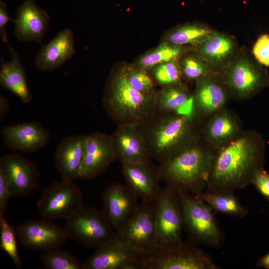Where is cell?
<instances>
[{"mask_svg":"<svg viewBox=\"0 0 269 269\" xmlns=\"http://www.w3.org/2000/svg\"><path fill=\"white\" fill-rule=\"evenodd\" d=\"M265 141L254 130L243 131L233 140L215 150L206 190L234 192L251 184L263 167Z\"/></svg>","mask_w":269,"mask_h":269,"instance_id":"6da1fadb","label":"cell"},{"mask_svg":"<svg viewBox=\"0 0 269 269\" xmlns=\"http://www.w3.org/2000/svg\"><path fill=\"white\" fill-rule=\"evenodd\" d=\"M215 150L199 135L179 151L159 163L157 170L165 186L176 192L197 195L206 188Z\"/></svg>","mask_w":269,"mask_h":269,"instance_id":"7a4b0ae2","label":"cell"},{"mask_svg":"<svg viewBox=\"0 0 269 269\" xmlns=\"http://www.w3.org/2000/svg\"><path fill=\"white\" fill-rule=\"evenodd\" d=\"M201 121L194 115L156 113L140 125L151 159L161 162L200 135Z\"/></svg>","mask_w":269,"mask_h":269,"instance_id":"3957f363","label":"cell"},{"mask_svg":"<svg viewBox=\"0 0 269 269\" xmlns=\"http://www.w3.org/2000/svg\"><path fill=\"white\" fill-rule=\"evenodd\" d=\"M155 95H148L134 89L123 69L113 73L102 99L109 118L117 125H141L155 113Z\"/></svg>","mask_w":269,"mask_h":269,"instance_id":"277c9868","label":"cell"},{"mask_svg":"<svg viewBox=\"0 0 269 269\" xmlns=\"http://www.w3.org/2000/svg\"><path fill=\"white\" fill-rule=\"evenodd\" d=\"M177 192L181 204L183 227L189 240L197 245L220 246L223 243V234L212 208L196 195L185 191Z\"/></svg>","mask_w":269,"mask_h":269,"instance_id":"5b68a950","label":"cell"},{"mask_svg":"<svg viewBox=\"0 0 269 269\" xmlns=\"http://www.w3.org/2000/svg\"><path fill=\"white\" fill-rule=\"evenodd\" d=\"M188 240L156 248L143 256L141 269H217L219 267L207 253Z\"/></svg>","mask_w":269,"mask_h":269,"instance_id":"8992f818","label":"cell"},{"mask_svg":"<svg viewBox=\"0 0 269 269\" xmlns=\"http://www.w3.org/2000/svg\"><path fill=\"white\" fill-rule=\"evenodd\" d=\"M65 228L69 238L96 249L117 234L103 211L85 206L66 220Z\"/></svg>","mask_w":269,"mask_h":269,"instance_id":"52a82bcc","label":"cell"},{"mask_svg":"<svg viewBox=\"0 0 269 269\" xmlns=\"http://www.w3.org/2000/svg\"><path fill=\"white\" fill-rule=\"evenodd\" d=\"M37 206L42 218L51 221L66 220L84 206L80 188L62 180L43 190Z\"/></svg>","mask_w":269,"mask_h":269,"instance_id":"ba28073f","label":"cell"},{"mask_svg":"<svg viewBox=\"0 0 269 269\" xmlns=\"http://www.w3.org/2000/svg\"><path fill=\"white\" fill-rule=\"evenodd\" d=\"M155 226L157 248L177 245L183 241L182 210L178 193L165 186L156 200Z\"/></svg>","mask_w":269,"mask_h":269,"instance_id":"9c48e42d","label":"cell"},{"mask_svg":"<svg viewBox=\"0 0 269 269\" xmlns=\"http://www.w3.org/2000/svg\"><path fill=\"white\" fill-rule=\"evenodd\" d=\"M156 201H141L132 219L118 235L141 256L157 248Z\"/></svg>","mask_w":269,"mask_h":269,"instance_id":"30bf717a","label":"cell"},{"mask_svg":"<svg viewBox=\"0 0 269 269\" xmlns=\"http://www.w3.org/2000/svg\"><path fill=\"white\" fill-rule=\"evenodd\" d=\"M15 228L21 244L31 250L44 252L61 248L69 238L65 227L43 218L26 220Z\"/></svg>","mask_w":269,"mask_h":269,"instance_id":"8fae6325","label":"cell"},{"mask_svg":"<svg viewBox=\"0 0 269 269\" xmlns=\"http://www.w3.org/2000/svg\"><path fill=\"white\" fill-rule=\"evenodd\" d=\"M142 257L116 234L96 249L84 263V269H139Z\"/></svg>","mask_w":269,"mask_h":269,"instance_id":"7c38bea8","label":"cell"},{"mask_svg":"<svg viewBox=\"0 0 269 269\" xmlns=\"http://www.w3.org/2000/svg\"><path fill=\"white\" fill-rule=\"evenodd\" d=\"M0 170L7 180L12 197L26 196L37 187L39 174L37 165L20 153L1 156Z\"/></svg>","mask_w":269,"mask_h":269,"instance_id":"4fadbf2b","label":"cell"},{"mask_svg":"<svg viewBox=\"0 0 269 269\" xmlns=\"http://www.w3.org/2000/svg\"><path fill=\"white\" fill-rule=\"evenodd\" d=\"M138 199L128 185L112 184L104 191L103 211L116 232L121 231L135 214L139 205Z\"/></svg>","mask_w":269,"mask_h":269,"instance_id":"5bb4252c","label":"cell"},{"mask_svg":"<svg viewBox=\"0 0 269 269\" xmlns=\"http://www.w3.org/2000/svg\"><path fill=\"white\" fill-rule=\"evenodd\" d=\"M243 131L239 117L225 107L201 122L200 136L215 150L235 139Z\"/></svg>","mask_w":269,"mask_h":269,"instance_id":"9a60e30c","label":"cell"},{"mask_svg":"<svg viewBox=\"0 0 269 269\" xmlns=\"http://www.w3.org/2000/svg\"><path fill=\"white\" fill-rule=\"evenodd\" d=\"M268 82L266 73L245 59L238 60L225 73L226 85L239 100L251 98Z\"/></svg>","mask_w":269,"mask_h":269,"instance_id":"2e32d148","label":"cell"},{"mask_svg":"<svg viewBox=\"0 0 269 269\" xmlns=\"http://www.w3.org/2000/svg\"><path fill=\"white\" fill-rule=\"evenodd\" d=\"M116 160L111 135L97 132L86 135L80 179L97 177Z\"/></svg>","mask_w":269,"mask_h":269,"instance_id":"e0dca14e","label":"cell"},{"mask_svg":"<svg viewBox=\"0 0 269 269\" xmlns=\"http://www.w3.org/2000/svg\"><path fill=\"white\" fill-rule=\"evenodd\" d=\"M50 17L33 0L24 1L14 19V35L24 42L41 44L49 27Z\"/></svg>","mask_w":269,"mask_h":269,"instance_id":"ac0fdd59","label":"cell"},{"mask_svg":"<svg viewBox=\"0 0 269 269\" xmlns=\"http://www.w3.org/2000/svg\"><path fill=\"white\" fill-rule=\"evenodd\" d=\"M111 136L117 160L122 164L151 160L140 126L118 125Z\"/></svg>","mask_w":269,"mask_h":269,"instance_id":"d6986e66","label":"cell"},{"mask_svg":"<svg viewBox=\"0 0 269 269\" xmlns=\"http://www.w3.org/2000/svg\"><path fill=\"white\" fill-rule=\"evenodd\" d=\"M1 134L6 147L23 153L35 152L46 146L50 140L48 132L37 122L5 126Z\"/></svg>","mask_w":269,"mask_h":269,"instance_id":"ffe728a7","label":"cell"},{"mask_svg":"<svg viewBox=\"0 0 269 269\" xmlns=\"http://www.w3.org/2000/svg\"><path fill=\"white\" fill-rule=\"evenodd\" d=\"M122 165L127 185L141 201H156L161 189L157 165L151 160Z\"/></svg>","mask_w":269,"mask_h":269,"instance_id":"44dd1931","label":"cell"},{"mask_svg":"<svg viewBox=\"0 0 269 269\" xmlns=\"http://www.w3.org/2000/svg\"><path fill=\"white\" fill-rule=\"evenodd\" d=\"M86 135L75 134L63 138L54 155L55 166L61 180L73 182L80 179Z\"/></svg>","mask_w":269,"mask_h":269,"instance_id":"7402d4cb","label":"cell"},{"mask_svg":"<svg viewBox=\"0 0 269 269\" xmlns=\"http://www.w3.org/2000/svg\"><path fill=\"white\" fill-rule=\"evenodd\" d=\"M75 52L73 32L69 28L64 29L49 42L42 45L35 57V67L40 71L55 70L70 60Z\"/></svg>","mask_w":269,"mask_h":269,"instance_id":"603a6c76","label":"cell"},{"mask_svg":"<svg viewBox=\"0 0 269 269\" xmlns=\"http://www.w3.org/2000/svg\"><path fill=\"white\" fill-rule=\"evenodd\" d=\"M197 81L193 95V113L201 122L226 107L228 94L224 85L209 76Z\"/></svg>","mask_w":269,"mask_h":269,"instance_id":"cb8c5ba5","label":"cell"},{"mask_svg":"<svg viewBox=\"0 0 269 269\" xmlns=\"http://www.w3.org/2000/svg\"><path fill=\"white\" fill-rule=\"evenodd\" d=\"M11 58L0 63V84L2 88L12 93L23 103H29L32 95L28 85L25 70L18 54L11 46Z\"/></svg>","mask_w":269,"mask_h":269,"instance_id":"d4e9b609","label":"cell"},{"mask_svg":"<svg viewBox=\"0 0 269 269\" xmlns=\"http://www.w3.org/2000/svg\"><path fill=\"white\" fill-rule=\"evenodd\" d=\"M193 95H190L181 85L164 86L156 94V113L190 114L193 112Z\"/></svg>","mask_w":269,"mask_h":269,"instance_id":"484cf974","label":"cell"},{"mask_svg":"<svg viewBox=\"0 0 269 269\" xmlns=\"http://www.w3.org/2000/svg\"><path fill=\"white\" fill-rule=\"evenodd\" d=\"M234 46L227 35L213 33L200 44L199 52L211 64L219 67L232 54Z\"/></svg>","mask_w":269,"mask_h":269,"instance_id":"4316f807","label":"cell"},{"mask_svg":"<svg viewBox=\"0 0 269 269\" xmlns=\"http://www.w3.org/2000/svg\"><path fill=\"white\" fill-rule=\"evenodd\" d=\"M196 195L209 205L214 211L240 217L247 215V209L241 204L234 192H212L206 190Z\"/></svg>","mask_w":269,"mask_h":269,"instance_id":"83f0119b","label":"cell"},{"mask_svg":"<svg viewBox=\"0 0 269 269\" xmlns=\"http://www.w3.org/2000/svg\"><path fill=\"white\" fill-rule=\"evenodd\" d=\"M213 33L211 29L203 25H187L172 32L168 39L171 44L178 46L186 44L200 45Z\"/></svg>","mask_w":269,"mask_h":269,"instance_id":"f1b7e54d","label":"cell"},{"mask_svg":"<svg viewBox=\"0 0 269 269\" xmlns=\"http://www.w3.org/2000/svg\"><path fill=\"white\" fill-rule=\"evenodd\" d=\"M41 261L44 268L47 269H84V263L60 248L44 251Z\"/></svg>","mask_w":269,"mask_h":269,"instance_id":"f546056e","label":"cell"},{"mask_svg":"<svg viewBox=\"0 0 269 269\" xmlns=\"http://www.w3.org/2000/svg\"><path fill=\"white\" fill-rule=\"evenodd\" d=\"M16 228L11 225L3 215H0V248L10 258L16 268L22 266L17 244Z\"/></svg>","mask_w":269,"mask_h":269,"instance_id":"4dcf8cb0","label":"cell"},{"mask_svg":"<svg viewBox=\"0 0 269 269\" xmlns=\"http://www.w3.org/2000/svg\"><path fill=\"white\" fill-rule=\"evenodd\" d=\"M179 46L163 43L157 47L143 55L139 61L142 69H149L167 62L174 60L180 54Z\"/></svg>","mask_w":269,"mask_h":269,"instance_id":"1f68e13d","label":"cell"},{"mask_svg":"<svg viewBox=\"0 0 269 269\" xmlns=\"http://www.w3.org/2000/svg\"><path fill=\"white\" fill-rule=\"evenodd\" d=\"M153 74L156 81L162 86L181 85V69L175 60L155 66Z\"/></svg>","mask_w":269,"mask_h":269,"instance_id":"d6a6232c","label":"cell"},{"mask_svg":"<svg viewBox=\"0 0 269 269\" xmlns=\"http://www.w3.org/2000/svg\"><path fill=\"white\" fill-rule=\"evenodd\" d=\"M131 86L135 90L148 95H155L153 79L142 68L123 69Z\"/></svg>","mask_w":269,"mask_h":269,"instance_id":"836d02e7","label":"cell"},{"mask_svg":"<svg viewBox=\"0 0 269 269\" xmlns=\"http://www.w3.org/2000/svg\"><path fill=\"white\" fill-rule=\"evenodd\" d=\"M181 69L182 75L190 80H199L209 76V70L206 66L194 57H188L184 59Z\"/></svg>","mask_w":269,"mask_h":269,"instance_id":"e575fe53","label":"cell"},{"mask_svg":"<svg viewBox=\"0 0 269 269\" xmlns=\"http://www.w3.org/2000/svg\"><path fill=\"white\" fill-rule=\"evenodd\" d=\"M252 52L260 64L269 67V34H263L259 37Z\"/></svg>","mask_w":269,"mask_h":269,"instance_id":"d590c367","label":"cell"},{"mask_svg":"<svg viewBox=\"0 0 269 269\" xmlns=\"http://www.w3.org/2000/svg\"><path fill=\"white\" fill-rule=\"evenodd\" d=\"M251 184L254 185L260 193L269 201V173L263 167L256 172Z\"/></svg>","mask_w":269,"mask_h":269,"instance_id":"8d00e7d4","label":"cell"},{"mask_svg":"<svg viewBox=\"0 0 269 269\" xmlns=\"http://www.w3.org/2000/svg\"><path fill=\"white\" fill-rule=\"evenodd\" d=\"M11 194L7 180L0 170V215H3L7 210Z\"/></svg>","mask_w":269,"mask_h":269,"instance_id":"74e56055","label":"cell"},{"mask_svg":"<svg viewBox=\"0 0 269 269\" xmlns=\"http://www.w3.org/2000/svg\"><path fill=\"white\" fill-rule=\"evenodd\" d=\"M8 14L6 4L1 0L0 1V38L4 43L8 41L6 25L8 22L13 21Z\"/></svg>","mask_w":269,"mask_h":269,"instance_id":"f35d334b","label":"cell"},{"mask_svg":"<svg viewBox=\"0 0 269 269\" xmlns=\"http://www.w3.org/2000/svg\"><path fill=\"white\" fill-rule=\"evenodd\" d=\"M9 108L8 100L2 95H0V119H2L7 113Z\"/></svg>","mask_w":269,"mask_h":269,"instance_id":"ab89813d","label":"cell"},{"mask_svg":"<svg viewBox=\"0 0 269 269\" xmlns=\"http://www.w3.org/2000/svg\"><path fill=\"white\" fill-rule=\"evenodd\" d=\"M257 266L269 269V253L263 257L257 263Z\"/></svg>","mask_w":269,"mask_h":269,"instance_id":"60d3db41","label":"cell"}]
</instances>
